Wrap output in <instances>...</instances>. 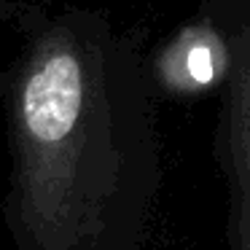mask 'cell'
<instances>
[{"label": "cell", "mask_w": 250, "mask_h": 250, "mask_svg": "<svg viewBox=\"0 0 250 250\" xmlns=\"http://www.w3.org/2000/svg\"><path fill=\"white\" fill-rule=\"evenodd\" d=\"M89 76L73 49H57L24 86V124L41 143H65L89 110Z\"/></svg>", "instance_id": "6da1fadb"}, {"label": "cell", "mask_w": 250, "mask_h": 250, "mask_svg": "<svg viewBox=\"0 0 250 250\" xmlns=\"http://www.w3.org/2000/svg\"><path fill=\"white\" fill-rule=\"evenodd\" d=\"M159 67L169 92L202 94L221 89L226 76V49L218 30L196 11L194 19L167 43Z\"/></svg>", "instance_id": "7a4b0ae2"}]
</instances>
